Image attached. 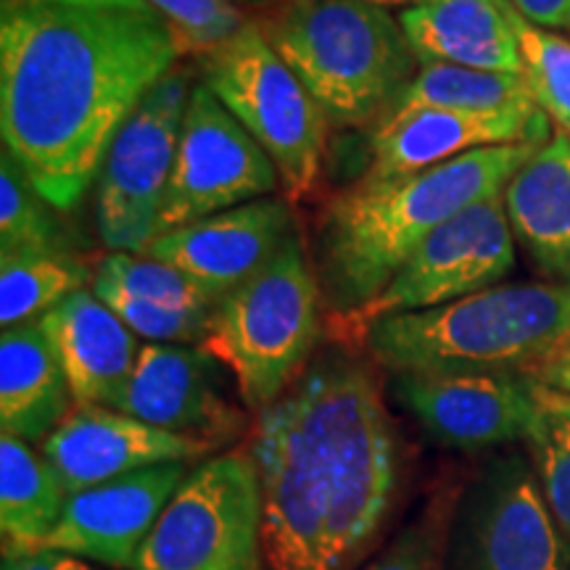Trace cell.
<instances>
[{
  "mask_svg": "<svg viewBox=\"0 0 570 570\" xmlns=\"http://www.w3.org/2000/svg\"><path fill=\"white\" fill-rule=\"evenodd\" d=\"M3 570H96L75 554L46 547H3Z\"/></svg>",
  "mask_w": 570,
  "mask_h": 570,
  "instance_id": "cell-33",
  "label": "cell"
},
{
  "mask_svg": "<svg viewBox=\"0 0 570 570\" xmlns=\"http://www.w3.org/2000/svg\"><path fill=\"white\" fill-rule=\"evenodd\" d=\"M525 444L531 449L537 479L554 520L570 539V417L541 407Z\"/></svg>",
  "mask_w": 570,
  "mask_h": 570,
  "instance_id": "cell-31",
  "label": "cell"
},
{
  "mask_svg": "<svg viewBox=\"0 0 570 570\" xmlns=\"http://www.w3.org/2000/svg\"><path fill=\"white\" fill-rule=\"evenodd\" d=\"M277 188L281 175L265 148L204 82L194 85L173 177L156 219V238L235 206L269 198Z\"/></svg>",
  "mask_w": 570,
  "mask_h": 570,
  "instance_id": "cell-11",
  "label": "cell"
},
{
  "mask_svg": "<svg viewBox=\"0 0 570 570\" xmlns=\"http://www.w3.org/2000/svg\"><path fill=\"white\" fill-rule=\"evenodd\" d=\"M67 494L167 462L206 460L212 449L111 407H75L40 444Z\"/></svg>",
  "mask_w": 570,
  "mask_h": 570,
  "instance_id": "cell-16",
  "label": "cell"
},
{
  "mask_svg": "<svg viewBox=\"0 0 570 570\" xmlns=\"http://www.w3.org/2000/svg\"><path fill=\"white\" fill-rule=\"evenodd\" d=\"M531 377H537L541 386L570 394V344L554 354L550 362H544Z\"/></svg>",
  "mask_w": 570,
  "mask_h": 570,
  "instance_id": "cell-35",
  "label": "cell"
},
{
  "mask_svg": "<svg viewBox=\"0 0 570 570\" xmlns=\"http://www.w3.org/2000/svg\"><path fill=\"white\" fill-rule=\"evenodd\" d=\"M88 262L71 252H30L0 256V325L38 323L63 298L92 283Z\"/></svg>",
  "mask_w": 570,
  "mask_h": 570,
  "instance_id": "cell-25",
  "label": "cell"
},
{
  "mask_svg": "<svg viewBox=\"0 0 570 570\" xmlns=\"http://www.w3.org/2000/svg\"><path fill=\"white\" fill-rule=\"evenodd\" d=\"M550 119L537 104L494 114L415 111L407 117L377 122L370 135L373 161L362 180H391L423 173L462 154L512 142H547Z\"/></svg>",
  "mask_w": 570,
  "mask_h": 570,
  "instance_id": "cell-17",
  "label": "cell"
},
{
  "mask_svg": "<svg viewBox=\"0 0 570 570\" xmlns=\"http://www.w3.org/2000/svg\"><path fill=\"white\" fill-rule=\"evenodd\" d=\"M365 570H441L436 523L428 520L417 529H407Z\"/></svg>",
  "mask_w": 570,
  "mask_h": 570,
  "instance_id": "cell-32",
  "label": "cell"
},
{
  "mask_svg": "<svg viewBox=\"0 0 570 570\" xmlns=\"http://www.w3.org/2000/svg\"><path fill=\"white\" fill-rule=\"evenodd\" d=\"M69 494L40 452L17 436H0V531L3 547H42Z\"/></svg>",
  "mask_w": 570,
  "mask_h": 570,
  "instance_id": "cell-23",
  "label": "cell"
},
{
  "mask_svg": "<svg viewBox=\"0 0 570 570\" xmlns=\"http://www.w3.org/2000/svg\"><path fill=\"white\" fill-rule=\"evenodd\" d=\"M391 391L431 439L489 449L529 439L541 415L539 381L525 373H391Z\"/></svg>",
  "mask_w": 570,
  "mask_h": 570,
  "instance_id": "cell-12",
  "label": "cell"
},
{
  "mask_svg": "<svg viewBox=\"0 0 570 570\" xmlns=\"http://www.w3.org/2000/svg\"><path fill=\"white\" fill-rule=\"evenodd\" d=\"M235 3H244V6H254V9H269V6H281L285 0H235Z\"/></svg>",
  "mask_w": 570,
  "mask_h": 570,
  "instance_id": "cell-39",
  "label": "cell"
},
{
  "mask_svg": "<svg viewBox=\"0 0 570 570\" xmlns=\"http://www.w3.org/2000/svg\"><path fill=\"white\" fill-rule=\"evenodd\" d=\"M541 146L479 148L423 173L360 180L331 198L317 225V277L331 320L381 294L433 230L470 206L502 196Z\"/></svg>",
  "mask_w": 570,
  "mask_h": 570,
  "instance_id": "cell-3",
  "label": "cell"
},
{
  "mask_svg": "<svg viewBox=\"0 0 570 570\" xmlns=\"http://www.w3.org/2000/svg\"><path fill=\"white\" fill-rule=\"evenodd\" d=\"M248 454L269 570H348L394 508L396 428L381 381L356 356H323L256 412Z\"/></svg>",
  "mask_w": 570,
  "mask_h": 570,
  "instance_id": "cell-2",
  "label": "cell"
},
{
  "mask_svg": "<svg viewBox=\"0 0 570 570\" xmlns=\"http://www.w3.org/2000/svg\"><path fill=\"white\" fill-rule=\"evenodd\" d=\"M214 356L188 344L140 346L122 394L111 410L219 449L244 431V412L219 389Z\"/></svg>",
  "mask_w": 570,
  "mask_h": 570,
  "instance_id": "cell-13",
  "label": "cell"
},
{
  "mask_svg": "<svg viewBox=\"0 0 570 570\" xmlns=\"http://www.w3.org/2000/svg\"><path fill=\"white\" fill-rule=\"evenodd\" d=\"M190 90L188 71L161 77L106 154L96 180V225L111 252L142 254L156 238Z\"/></svg>",
  "mask_w": 570,
  "mask_h": 570,
  "instance_id": "cell-10",
  "label": "cell"
},
{
  "mask_svg": "<svg viewBox=\"0 0 570 570\" xmlns=\"http://www.w3.org/2000/svg\"><path fill=\"white\" fill-rule=\"evenodd\" d=\"M510 11V0H423L396 19L420 63L520 75Z\"/></svg>",
  "mask_w": 570,
  "mask_h": 570,
  "instance_id": "cell-21",
  "label": "cell"
},
{
  "mask_svg": "<svg viewBox=\"0 0 570 570\" xmlns=\"http://www.w3.org/2000/svg\"><path fill=\"white\" fill-rule=\"evenodd\" d=\"M323 333V285L298 235L217 304L202 348L262 412L298 381Z\"/></svg>",
  "mask_w": 570,
  "mask_h": 570,
  "instance_id": "cell-6",
  "label": "cell"
},
{
  "mask_svg": "<svg viewBox=\"0 0 570 570\" xmlns=\"http://www.w3.org/2000/svg\"><path fill=\"white\" fill-rule=\"evenodd\" d=\"M512 238L537 273L570 285V138L554 132L504 188Z\"/></svg>",
  "mask_w": 570,
  "mask_h": 570,
  "instance_id": "cell-20",
  "label": "cell"
},
{
  "mask_svg": "<svg viewBox=\"0 0 570 570\" xmlns=\"http://www.w3.org/2000/svg\"><path fill=\"white\" fill-rule=\"evenodd\" d=\"M360 3L375 6V9H386V11H391V9L404 11V9H412V6L423 3V0H360Z\"/></svg>",
  "mask_w": 570,
  "mask_h": 570,
  "instance_id": "cell-38",
  "label": "cell"
},
{
  "mask_svg": "<svg viewBox=\"0 0 570 570\" xmlns=\"http://www.w3.org/2000/svg\"><path fill=\"white\" fill-rule=\"evenodd\" d=\"M515 267L504 198L491 196L433 230L365 306L331 320V331L348 341L365 338L377 320L425 312L499 285Z\"/></svg>",
  "mask_w": 570,
  "mask_h": 570,
  "instance_id": "cell-9",
  "label": "cell"
},
{
  "mask_svg": "<svg viewBox=\"0 0 570 570\" xmlns=\"http://www.w3.org/2000/svg\"><path fill=\"white\" fill-rule=\"evenodd\" d=\"M362 344L389 373L533 375L570 344V285L508 283L377 320Z\"/></svg>",
  "mask_w": 570,
  "mask_h": 570,
  "instance_id": "cell-4",
  "label": "cell"
},
{
  "mask_svg": "<svg viewBox=\"0 0 570 570\" xmlns=\"http://www.w3.org/2000/svg\"><path fill=\"white\" fill-rule=\"evenodd\" d=\"M510 3L531 24L570 32V0H510Z\"/></svg>",
  "mask_w": 570,
  "mask_h": 570,
  "instance_id": "cell-34",
  "label": "cell"
},
{
  "mask_svg": "<svg viewBox=\"0 0 570 570\" xmlns=\"http://www.w3.org/2000/svg\"><path fill=\"white\" fill-rule=\"evenodd\" d=\"M92 285H109L122 294L140 298V302L167 306L183 312H214L217 302L206 294L202 285L183 275L180 269L169 267L167 262L151 256L111 252L96 267Z\"/></svg>",
  "mask_w": 570,
  "mask_h": 570,
  "instance_id": "cell-28",
  "label": "cell"
},
{
  "mask_svg": "<svg viewBox=\"0 0 570 570\" xmlns=\"http://www.w3.org/2000/svg\"><path fill=\"white\" fill-rule=\"evenodd\" d=\"M537 104L523 75L458 67V63H420L412 77L383 114L381 122L407 117L415 111H470L494 114Z\"/></svg>",
  "mask_w": 570,
  "mask_h": 570,
  "instance_id": "cell-24",
  "label": "cell"
},
{
  "mask_svg": "<svg viewBox=\"0 0 570 570\" xmlns=\"http://www.w3.org/2000/svg\"><path fill=\"white\" fill-rule=\"evenodd\" d=\"M32 3H56V6H82V9H130V11H154L146 0H32Z\"/></svg>",
  "mask_w": 570,
  "mask_h": 570,
  "instance_id": "cell-36",
  "label": "cell"
},
{
  "mask_svg": "<svg viewBox=\"0 0 570 570\" xmlns=\"http://www.w3.org/2000/svg\"><path fill=\"white\" fill-rule=\"evenodd\" d=\"M512 30L518 40L520 75L529 85L531 98L544 111L558 132L570 138V40L554 30L531 24L512 6Z\"/></svg>",
  "mask_w": 570,
  "mask_h": 570,
  "instance_id": "cell-27",
  "label": "cell"
},
{
  "mask_svg": "<svg viewBox=\"0 0 570 570\" xmlns=\"http://www.w3.org/2000/svg\"><path fill=\"white\" fill-rule=\"evenodd\" d=\"M262 494L246 446L185 475L132 570H262Z\"/></svg>",
  "mask_w": 570,
  "mask_h": 570,
  "instance_id": "cell-8",
  "label": "cell"
},
{
  "mask_svg": "<svg viewBox=\"0 0 570 570\" xmlns=\"http://www.w3.org/2000/svg\"><path fill=\"white\" fill-rule=\"evenodd\" d=\"M177 59L156 11L3 0V151L53 209L71 212L122 125Z\"/></svg>",
  "mask_w": 570,
  "mask_h": 570,
  "instance_id": "cell-1",
  "label": "cell"
},
{
  "mask_svg": "<svg viewBox=\"0 0 570 570\" xmlns=\"http://www.w3.org/2000/svg\"><path fill=\"white\" fill-rule=\"evenodd\" d=\"M188 473V462H167L71 494L42 547L132 570L140 547Z\"/></svg>",
  "mask_w": 570,
  "mask_h": 570,
  "instance_id": "cell-14",
  "label": "cell"
},
{
  "mask_svg": "<svg viewBox=\"0 0 570 570\" xmlns=\"http://www.w3.org/2000/svg\"><path fill=\"white\" fill-rule=\"evenodd\" d=\"M167 24L177 56L217 51L246 24L235 0H146Z\"/></svg>",
  "mask_w": 570,
  "mask_h": 570,
  "instance_id": "cell-29",
  "label": "cell"
},
{
  "mask_svg": "<svg viewBox=\"0 0 570 570\" xmlns=\"http://www.w3.org/2000/svg\"><path fill=\"white\" fill-rule=\"evenodd\" d=\"M75 410L69 381L38 323L0 338V428L27 444L46 441Z\"/></svg>",
  "mask_w": 570,
  "mask_h": 570,
  "instance_id": "cell-22",
  "label": "cell"
},
{
  "mask_svg": "<svg viewBox=\"0 0 570 570\" xmlns=\"http://www.w3.org/2000/svg\"><path fill=\"white\" fill-rule=\"evenodd\" d=\"M204 85L240 127L265 148L288 204L312 196L325 159L327 119L259 21H246L230 40L202 59Z\"/></svg>",
  "mask_w": 570,
  "mask_h": 570,
  "instance_id": "cell-7",
  "label": "cell"
},
{
  "mask_svg": "<svg viewBox=\"0 0 570 570\" xmlns=\"http://www.w3.org/2000/svg\"><path fill=\"white\" fill-rule=\"evenodd\" d=\"M539 404L544 410L562 412V415L570 417V394H562V391H552L539 383Z\"/></svg>",
  "mask_w": 570,
  "mask_h": 570,
  "instance_id": "cell-37",
  "label": "cell"
},
{
  "mask_svg": "<svg viewBox=\"0 0 570 570\" xmlns=\"http://www.w3.org/2000/svg\"><path fill=\"white\" fill-rule=\"evenodd\" d=\"M288 235H294L291 204L269 196L164 233L142 256L180 269L219 304L259 273Z\"/></svg>",
  "mask_w": 570,
  "mask_h": 570,
  "instance_id": "cell-15",
  "label": "cell"
},
{
  "mask_svg": "<svg viewBox=\"0 0 570 570\" xmlns=\"http://www.w3.org/2000/svg\"><path fill=\"white\" fill-rule=\"evenodd\" d=\"M475 570H570V544L541 494L537 470L504 460L483 487Z\"/></svg>",
  "mask_w": 570,
  "mask_h": 570,
  "instance_id": "cell-18",
  "label": "cell"
},
{
  "mask_svg": "<svg viewBox=\"0 0 570 570\" xmlns=\"http://www.w3.org/2000/svg\"><path fill=\"white\" fill-rule=\"evenodd\" d=\"M75 407H111L138 362V336L92 291H77L40 320Z\"/></svg>",
  "mask_w": 570,
  "mask_h": 570,
  "instance_id": "cell-19",
  "label": "cell"
},
{
  "mask_svg": "<svg viewBox=\"0 0 570 570\" xmlns=\"http://www.w3.org/2000/svg\"><path fill=\"white\" fill-rule=\"evenodd\" d=\"M92 294L109 306L122 323L130 327L138 338L148 344H204L209 333L214 312H183L167 309V306L140 302L122 294V291L109 288V285H92Z\"/></svg>",
  "mask_w": 570,
  "mask_h": 570,
  "instance_id": "cell-30",
  "label": "cell"
},
{
  "mask_svg": "<svg viewBox=\"0 0 570 570\" xmlns=\"http://www.w3.org/2000/svg\"><path fill=\"white\" fill-rule=\"evenodd\" d=\"M259 27L331 127H375L420 69L399 19L360 0H285Z\"/></svg>",
  "mask_w": 570,
  "mask_h": 570,
  "instance_id": "cell-5",
  "label": "cell"
},
{
  "mask_svg": "<svg viewBox=\"0 0 570 570\" xmlns=\"http://www.w3.org/2000/svg\"><path fill=\"white\" fill-rule=\"evenodd\" d=\"M59 209L38 194L9 151L0 156V256L69 252L63 246Z\"/></svg>",
  "mask_w": 570,
  "mask_h": 570,
  "instance_id": "cell-26",
  "label": "cell"
}]
</instances>
